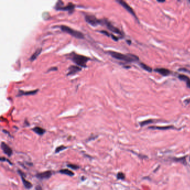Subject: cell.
I'll use <instances>...</instances> for the list:
<instances>
[{
  "label": "cell",
  "instance_id": "cb8c5ba5",
  "mask_svg": "<svg viewBox=\"0 0 190 190\" xmlns=\"http://www.w3.org/2000/svg\"><path fill=\"white\" fill-rule=\"evenodd\" d=\"M100 32L101 33L103 34H105V35H107L108 36H109V35H110V34H109L107 31H100Z\"/></svg>",
  "mask_w": 190,
  "mask_h": 190
},
{
  "label": "cell",
  "instance_id": "4fadbf2b",
  "mask_svg": "<svg viewBox=\"0 0 190 190\" xmlns=\"http://www.w3.org/2000/svg\"><path fill=\"white\" fill-rule=\"evenodd\" d=\"M151 130H168L171 129H176L175 127L173 125L163 126V127H158V126H150L149 127Z\"/></svg>",
  "mask_w": 190,
  "mask_h": 190
},
{
  "label": "cell",
  "instance_id": "83f0119b",
  "mask_svg": "<svg viewBox=\"0 0 190 190\" xmlns=\"http://www.w3.org/2000/svg\"></svg>",
  "mask_w": 190,
  "mask_h": 190
},
{
  "label": "cell",
  "instance_id": "8992f818",
  "mask_svg": "<svg viewBox=\"0 0 190 190\" xmlns=\"http://www.w3.org/2000/svg\"><path fill=\"white\" fill-rule=\"evenodd\" d=\"M103 23L107 26V28L109 30H110L111 31L114 32V33L120 35V36L123 35V34L120 31V30L119 29H118V28H117L114 26L112 25L109 21H108V20H106V19H104V20H103Z\"/></svg>",
  "mask_w": 190,
  "mask_h": 190
},
{
  "label": "cell",
  "instance_id": "5bb4252c",
  "mask_svg": "<svg viewBox=\"0 0 190 190\" xmlns=\"http://www.w3.org/2000/svg\"><path fill=\"white\" fill-rule=\"evenodd\" d=\"M155 72L160 74V75L165 76L170 75L171 73L170 70L167 69H165V68H157V69H155Z\"/></svg>",
  "mask_w": 190,
  "mask_h": 190
},
{
  "label": "cell",
  "instance_id": "ffe728a7",
  "mask_svg": "<svg viewBox=\"0 0 190 190\" xmlns=\"http://www.w3.org/2000/svg\"><path fill=\"white\" fill-rule=\"evenodd\" d=\"M153 122H155V120H153V119H148V120H145V121H143V122H140V125L141 127H143L145 125H149V124H150V123H153Z\"/></svg>",
  "mask_w": 190,
  "mask_h": 190
},
{
  "label": "cell",
  "instance_id": "8fae6325",
  "mask_svg": "<svg viewBox=\"0 0 190 190\" xmlns=\"http://www.w3.org/2000/svg\"><path fill=\"white\" fill-rule=\"evenodd\" d=\"M81 70V68L79 66L76 65H71L68 69V73L67 75H74L78 72L80 71Z\"/></svg>",
  "mask_w": 190,
  "mask_h": 190
},
{
  "label": "cell",
  "instance_id": "7c38bea8",
  "mask_svg": "<svg viewBox=\"0 0 190 190\" xmlns=\"http://www.w3.org/2000/svg\"><path fill=\"white\" fill-rule=\"evenodd\" d=\"M38 91H39V89L32 90V91H23V90H20L19 91L17 96H24V95H34L38 92Z\"/></svg>",
  "mask_w": 190,
  "mask_h": 190
},
{
  "label": "cell",
  "instance_id": "ac0fdd59",
  "mask_svg": "<svg viewBox=\"0 0 190 190\" xmlns=\"http://www.w3.org/2000/svg\"><path fill=\"white\" fill-rule=\"evenodd\" d=\"M59 173H61V174H64V175H66L69 176H73L74 175V173L73 172H72L71 171L69 170L68 169H63L59 171Z\"/></svg>",
  "mask_w": 190,
  "mask_h": 190
},
{
  "label": "cell",
  "instance_id": "44dd1931",
  "mask_svg": "<svg viewBox=\"0 0 190 190\" xmlns=\"http://www.w3.org/2000/svg\"><path fill=\"white\" fill-rule=\"evenodd\" d=\"M117 177L118 180H124L125 179V175L123 172H119L117 175Z\"/></svg>",
  "mask_w": 190,
  "mask_h": 190
},
{
  "label": "cell",
  "instance_id": "7a4b0ae2",
  "mask_svg": "<svg viewBox=\"0 0 190 190\" xmlns=\"http://www.w3.org/2000/svg\"><path fill=\"white\" fill-rule=\"evenodd\" d=\"M71 59L76 65L82 68H86L87 62L90 60V58L88 57L77 54H71Z\"/></svg>",
  "mask_w": 190,
  "mask_h": 190
},
{
  "label": "cell",
  "instance_id": "7402d4cb",
  "mask_svg": "<svg viewBox=\"0 0 190 190\" xmlns=\"http://www.w3.org/2000/svg\"><path fill=\"white\" fill-rule=\"evenodd\" d=\"M66 148V147H65L64 145H60V146H59L58 147H57L56 148L55 153H59L61 151H62V150H64Z\"/></svg>",
  "mask_w": 190,
  "mask_h": 190
},
{
  "label": "cell",
  "instance_id": "d4e9b609",
  "mask_svg": "<svg viewBox=\"0 0 190 190\" xmlns=\"http://www.w3.org/2000/svg\"><path fill=\"white\" fill-rule=\"evenodd\" d=\"M1 161H7V162H9V163L10 164H11V165L12 164V163H11V162H10V160H6V159H5V158H4V157H1Z\"/></svg>",
  "mask_w": 190,
  "mask_h": 190
},
{
  "label": "cell",
  "instance_id": "6da1fadb",
  "mask_svg": "<svg viewBox=\"0 0 190 190\" xmlns=\"http://www.w3.org/2000/svg\"><path fill=\"white\" fill-rule=\"evenodd\" d=\"M107 53L110 55L113 58H115L118 60L125 61L127 62H132L135 61H137L139 60L138 58L135 55L132 54H128V55H125L120 53L113 51H107Z\"/></svg>",
  "mask_w": 190,
  "mask_h": 190
},
{
  "label": "cell",
  "instance_id": "9a60e30c",
  "mask_svg": "<svg viewBox=\"0 0 190 190\" xmlns=\"http://www.w3.org/2000/svg\"><path fill=\"white\" fill-rule=\"evenodd\" d=\"M178 78L181 80L184 81L185 82H186L187 87L190 88V78L188 76H186V75H184V74H180V75H178Z\"/></svg>",
  "mask_w": 190,
  "mask_h": 190
},
{
  "label": "cell",
  "instance_id": "e0dca14e",
  "mask_svg": "<svg viewBox=\"0 0 190 190\" xmlns=\"http://www.w3.org/2000/svg\"><path fill=\"white\" fill-rule=\"evenodd\" d=\"M41 51H42V49L41 48H39V49H37V50H36L34 52V53L30 57V61H32L35 60L39 56V55H40Z\"/></svg>",
  "mask_w": 190,
  "mask_h": 190
},
{
  "label": "cell",
  "instance_id": "2e32d148",
  "mask_svg": "<svg viewBox=\"0 0 190 190\" xmlns=\"http://www.w3.org/2000/svg\"><path fill=\"white\" fill-rule=\"evenodd\" d=\"M32 130L36 134L40 135H43L45 133V130L40 127H35L32 129Z\"/></svg>",
  "mask_w": 190,
  "mask_h": 190
},
{
  "label": "cell",
  "instance_id": "603a6c76",
  "mask_svg": "<svg viewBox=\"0 0 190 190\" xmlns=\"http://www.w3.org/2000/svg\"><path fill=\"white\" fill-rule=\"evenodd\" d=\"M67 166L71 169H73V170H77L79 168V167L78 166L74 165V164H68Z\"/></svg>",
  "mask_w": 190,
  "mask_h": 190
},
{
  "label": "cell",
  "instance_id": "52a82bcc",
  "mask_svg": "<svg viewBox=\"0 0 190 190\" xmlns=\"http://www.w3.org/2000/svg\"><path fill=\"white\" fill-rule=\"evenodd\" d=\"M117 2L120 4V5H122L125 10H127V11H128L130 13L131 15H133L135 19L137 20H138V19H137V16L135 15V12L134 11V10H133V9L130 7V5H128L127 3H126L125 1H122V0H119V1H117Z\"/></svg>",
  "mask_w": 190,
  "mask_h": 190
},
{
  "label": "cell",
  "instance_id": "9c48e42d",
  "mask_svg": "<svg viewBox=\"0 0 190 190\" xmlns=\"http://www.w3.org/2000/svg\"><path fill=\"white\" fill-rule=\"evenodd\" d=\"M18 172L20 174V176L21 177V179H22V181L23 182V184L25 186V188L27 189H31L32 187V184L29 181H28L27 180H26L24 177V173L21 171L18 170Z\"/></svg>",
  "mask_w": 190,
  "mask_h": 190
},
{
  "label": "cell",
  "instance_id": "277c9868",
  "mask_svg": "<svg viewBox=\"0 0 190 190\" xmlns=\"http://www.w3.org/2000/svg\"><path fill=\"white\" fill-rule=\"evenodd\" d=\"M64 4V3L59 1H58L56 4L55 5V9L56 10H61V11H68L69 12V13L72 12L74 10V8H75V5L73 4L69 3V5L65 7H63V5Z\"/></svg>",
  "mask_w": 190,
  "mask_h": 190
},
{
  "label": "cell",
  "instance_id": "5b68a950",
  "mask_svg": "<svg viewBox=\"0 0 190 190\" xmlns=\"http://www.w3.org/2000/svg\"><path fill=\"white\" fill-rule=\"evenodd\" d=\"M85 19L86 22L92 26H96L98 25L102 24L103 22V20L98 19L95 16L93 15H86Z\"/></svg>",
  "mask_w": 190,
  "mask_h": 190
},
{
  "label": "cell",
  "instance_id": "3957f363",
  "mask_svg": "<svg viewBox=\"0 0 190 190\" xmlns=\"http://www.w3.org/2000/svg\"><path fill=\"white\" fill-rule=\"evenodd\" d=\"M59 28L63 32H65L66 33L69 34L76 39H84V35L82 32H79L77 30H74L70 28L69 26H67L65 25H61L59 26Z\"/></svg>",
  "mask_w": 190,
  "mask_h": 190
},
{
  "label": "cell",
  "instance_id": "ba28073f",
  "mask_svg": "<svg viewBox=\"0 0 190 190\" xmlns=\"http://www.w3.org/2000/svg\"><path fill=\"white\" fill-rule=\"evenodd\" d=\"M51 175H52V172L50 171H47L41 173H39L36 175V176L39 179L44 180V179L49 178Z\"/></svg>",
  "mask_w": 190,
  "mask_h": 190
},
{
  "label": "cell",
  "instance_id": "4316f807",
  "mask_svg": "<svg viewBox=\"0 0 190 190\" xmlns=\"http://www.w3.org/2000/svg\"><path fill=\"white\" fill-rule=\"evenodd\" d=\"M57 69H57V68H56V67H52L51 69L48 70V71H50L51 70H56Z\"/></svg>",
  "mask_w": 190,
  "mask_h": 190
},
{
  "label": "cell",
  "instance_id": "30bf717a",
  "mask_svg": "<svg viewBox=\"0 0 190 190\" xmlns=\"http://www.w3.org/2000/svg\"><path fill=\"white\" fill-rule=\"evenodd\" d=\"M1 148L5 154L8 156H11L13 153L12 149L5 142L1 143Z\"/></svg>",
  "mask_w": 190,
  "mask_h": 190
},
{
  "label": "cell",
  "instance_id": "484cf974",
  "mask_svg": "<svg viewBox=\"0 0 190 190\" xmlns=\"http://www.w3.org/2000/svg\"><path fill=\"white\" fill-rule=\"evenodd\" d=\"M35 190H42V189L41 186L37 185L36 186V187L35 188Z\"/></svg>",
  "mask_w": 190,
  "mask_h": 190
},
{
  "label": "cell",
  "instance_id": "d6986e66",
  "mask_svg": "<svg viewBox=\"0 0 190 190\" xmlns=\"http://www.w3.org/2000/svg\"><path fill=\"white\" fill-rule=\"evenodd\" d=\"M140 65L143 69H145V70L148 71V72H152V69L150 68V66L146 65V64L143 63H140Z\"/></svg>",
  "mask_w": 190,
  "mask_h": 190
}]
</instances>
